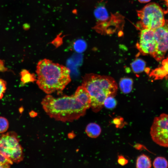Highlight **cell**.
<instances>
[{"mask_svg":"<svg viewBox=\"0 0 168 168\" xmlns=\"http://www.w3.org/2000/svg\"><path fill=\"white\" fill-rule=\"evenodd\" d=\"M151 0H138V1L141 3H145L150 2Z\"/></svg>","mask_w":168,"mask_h":168,"instance_id":"obj_24","label":"cell"},{"mask_svg":"<svg viewBox=\"0 0 168 168\" xmlns=\"http://www.w3.org/2000/svg\"><path fill=\"white\" fill-rule=\"evenodd\" d=\"M85 131L89 137L95 138L100 135L101 129L99 125L96 123H90L86 126Z\"/></svg>","mask_w":168,"mask_h":168,"instance_id":"obj_11","label":"cell"},{"mask_svg":"<svg viewBox=\"0 0 168 168\" xmlns=\"http://www.w3.org/2000/svg\"><path fill=\"white\" fill-rule=\"evenodd\" d=\"M6 82L1 78H0V99H1L6 89Z\"/></svg>","mask_w":168,"mask_h":168,"instance_id":"obj_21","label":"cell"},{"mask_svg":"<svg viewBox=\"0 0 168 168\" xmlns=\"http://www.w3.org/2000/svg\"><path fill=\"white\" fill-rule=\"evenodd\" d=\"M133 84L132 79L127 77L121 78L119 82L120 89L123 93L125 94L129 93L131 91Z\"/></svg>","mask_w":168,"mask_h":168,"instance_id":"obj_12","label":"cell"},{"mask_svg":"<svg viewBox=\"0 0 168 168\" xmlns=\"http://www.w3.org/2000/svg\"><path fill=\"white\" fill-rule=\"evenodd\" d=\"M13 162L0 153V168L10 167Z\"/></svg>","mask_w":168,"mask_h":168,"instance_id":"obj_19","label":"cell"},{"mask_svg":"<svg viewBox=\"0 0 168 168\" xmlns=\"http://www.w3.org/2000/svg\"><path fill=\"white\" fill-rule=\"evenodd\" d=\"M114 96H110L105 99L104 102V105L108 109H112L115 107L117 101Z\"/></svg>","mask_w":168,"mask_h":168,"instance_id":"obj_18","label":"cell"},{"mask_svg":"<svg viewBox=\"0 0 168 168\" xmlns=\"http://www.w3.org/2000/svg\"><path fill=\"white\" fill-rule=\"evenodd\" d=\"M151 166V161L148 156L142 154L138 157L136 162L137 168H150Z\"/></svg>","mask_w":168,"mask_h":168,"instance_id":"obj_13","label":"cell"},{"mask_svg":"<svg viewBox=\"0 0 168 168\" xmlns=\"http://www.w3.org/2000/svg\"><path fill=\"white\" fill-rule=\"evenodd\" d=\"M82 86L89 93L91 107L95 112L102 108L106 97L110 96L114 97L118 89L116 82L111 77L93 73L84 76Z\"/></svg>","mask_w":168,"mask_h":168,"instance_id":"obj_3","label":"cell"},{"mask_svg":"<svg viewBox=\"0 0 168 168\" xmlns=\"http://www.w3.org/2000/svg\"><path fill=\"white\" fill-rule=\"evenodd\" d=\"M74 48L75 50L79 52H81L85 50L86 47V42L83 40L78 39L74 43Z\"/></svg>","mask_w":168,"mask_h":168,"instance_id":"obj_17","label":"cell"},{"mask_svg":"<svg viewBox=\"0 0 168 168\" xmlns=\"http://www.w3.org/2000/svg\"><path fill=\"white\" fill-rule=\"evenodd\" d=\"M155 39L157 45L156 60L160 61L168 50V20H165L163 25L154 30Z\"/></svg>","mask_w":168,"mask_h":168,"instance_id":"obj_8","label":"cell"},{"mask_svg":"<svg viewBox=\"0 0 168 168\" xmlns=\"http://www.w3.org/2000/svg\"><path fill=\"white\" fill-rule=\"evenodd\" d=\"M118 162L121 166H124L128 162V160L123 156L119 155L118 157Z\"/></svg>","mask_w":168,"mask_h":168,"instance_id":"obj_22","label":"cell"},{"mask_svg":"<svg viewBox=\"0 0 168 168\" xmlns=\"http://www.w3.org/2000/svg\"><path fill=\"white\" fill-rule=\"evenodd\" d=\"M9 123L7 120L3 117H0V133H4L7 130Z\"/></svg>","mask_w":168,"mask_h":168,"instance_id":"obj_20","label":"cell"},{"mask_svg":"<svg viewBox=\"0 0 168 168\" xmlns=\"http://www.w3.org/2000/svg\"><path fill=\"white\" fill-rule=\"evenodd\" d=\"M36 72L37 84L48 94L62 91L71 81L68 68L47 59L38 62Z\"/></svg>","mask_w":168,"mask_h":168,"instance_id":"obj_2","label":"cell"},{"mask_svg":"<svg viewBox=\"0 0 168 168\" xmlns=\"http://www.w3.org/2000/svg\"><path fill=\"white\" fill-rule=\"evenodd\" d=\"M17 134L10 132L0 135V153L12 162L19 163L23 159V148Z\"/></svg>","mask_w":168,"mask_h":168,"instance_id":"obj_5","label":"cell"},{"mask_svg":"<svg viewBox=\"0 0 168 168\" xmlns=\"http://www.w3.org/2000/svg\"><path fill=\"white\" fill-rule=\"evenodd\" d=\"M154 30L144 29L141 30L137 49L144 55L149 54L156 59L157 45L154 35Z\"/></svg>","mask_w":168,"mask_h":168,"instance_id":"obj_7","label":"cell"},{"mask_svg":"<svg viewBox=\"0 0 168 168\" xmlns=\"http://www.w3.org/2000/svg\"><path fill=\"white\" fill-rule=\"evenodd\" d=\"M21 80L23 83L33 81L34 79L33 76L28 71L23 70L20 72Z\"/></svg>","mask_w":168,"mask_h":168,"instance_id":"obj_16","label":"cell"},{"mask_svg":"<svg viewBox=\"0 0 168 168\" xmlns=\"http://www.w3.org/2000/svg\"><path fill=\"white\" fill-rule=\"evenodd\" d=\"M7 68L5 66L4 61L0 59V72H5L7 70Z\"/></svg>","mask_w":168,"mask_h":168,"instance_id":"obj_23","label":"cell"},{"mask_svg":"<svg viewBox=\"0 0 168 168\" xmlns=\"http://www.w3.org/2000/svg\"><path fill=\"white\" fill-rule=\"evenodd\" d=\"M167 80V82L166 83V86L168 88V79Z\"/></svg>","mask_w":168,"mask_h":168,"instance_id":"obj_25","label":"cell"},{"mask_svg":"<svg viewBox=\"0 0 168 168\" xmlns=\"http://www.w3.org/2000/svg\"><path fill=\"white\" fill-rule=\"evenodd\" d=\"M94 14L98 21L97 23L105 22L110 17L105 7L102 4L96 7L94 11Z\"/></svg>","mask_w":168,"mask_h":168,"instance_id":"obj_10","label":"cell"},{"mask_svg":"<svg viewBox=\"0 0 168 168\" xmlns=\"http://www.w3.org/2000/svg\"><path fill=\"white\" fill-rule=\"evenodd\" d=\"M166 3H167V4L168 5V0H166Z\"/></svg>","mask_w":168,"mask_h":168,"instance_id":"obj_26","label":"cell"},{"mask_svg":"<svg viewBox=\"0 0 168 168\" xmlns=\"http://www.w3.org/2000/svg\"><path fill=\"white\" fill-rule=\"evenodd\" d=\"M153 166L155 168H166L168 167V162L165 158L158 156L154 159Z\"/></svg>","mask_w":168,"mask_h":168,"instance_id":"obj_15","label":"cell"},{"mask_svg":"<svg viewBox=\"0 0 168 168\" xmlns=\"http://www.w3.org/2000/svg\"><path fill=\"white\" fill-rule=\"evenodd\" d=\"M42 107L50 117L58 121L71 122L85 114L91 107V97L82 85L78 87L74 94L56 98L47 95L41 102Z\"/></svg>","mask_w":168,"mask_h":168,"instance_id":"obj_1","label":"cell"},{"mask_svg":"<svg viewBox=\"0 0 168 168\" xmlns=\"http://www.w3.org/2000/svg\"><path fill=\"white\" fill-rule=\"evenodd\" d=\"M133 71L136 73H140L143 71L145 68L146 63L142 59L138 58L136 59L131 64Z\"/></svg>","mask_w":168,"mask_h":168,"instance_id":"obj_14","label":"cell"},{"mask_svg":"<svg viewBox=\"0 0 168 168\" xmlns=\"http://www.w3.org/2000/svg\"><path fill=\"white\" fill-rule=\"evenodd\" d=\"M150 77L154 80L165 78L168 79V58L164 59L160 67L152 70L150 73Z\"/></svg>","mask_w":168,"mask_h":168,"instance_id":"obj_9","label":"cell"},{"mask_svg":"<svg viewBox=\"0 0 168 168\" xmlns=\"http://www.w3.org/2000/svg\"><path fill=\"white\" fill-rule=\"evenodd\" d=\"M140 21L137 27L140 30L147 29L154 30L163 25L165 20L161 7L155 2H151L137 11Z\"/></svg>","mask_w":168,"mask_h":168,"instance_id":"obj_4","label":"cell"},{"mask_svg":"<svg viewBox=\"0 0 168 168\" xmlns=\"http://www.w3.org/2000/svg\"><path fill=\"white\" fill-rule=\"evenodd\" d=\"M150 134L152 140L156 144L168 147V114L162 113L154 118Z\"/></svg>","mask_w":168,"mask_h":168,"instance_id":"obj_6","label":"cell"}]
</instances>
